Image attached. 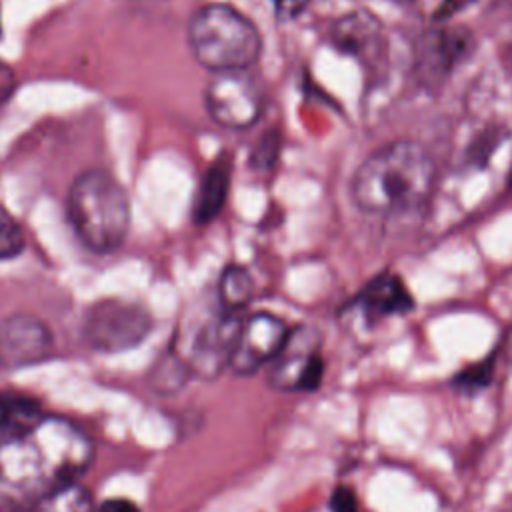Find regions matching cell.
<instances>
[{"mask_svg": "<svg viewBox=\"0 0 512 512\" xmlns=\"http://www.w3.org/2000/svg\"><path fill=\"white\" fill-rule=\"evenodd\" d=\"M94 444L74 422L40 410L0 416V506L36 508L90 468Z\"/></svg>", "mask_w": 512, "mask_h": 512, "instance_id": "obj_1", "label": "cell"}, {"mask_svg": "<svg viewBox=\"0 0 512 512\" xmlns=\"http://www.w3.org/2000/svg\"><path fill=\"white\" fill-rule=\"evenodd\" d=\"M434 180V160L420 142L392 140L362 160L350 180V196L364 214L402 216L426 204Z\"/></svg>", "mask_w": 512, "mask_h": 512, "instance_id": "obj_2", "label": "cell"}, {"mask_svg": "<svg viewBox=\"0 0 512 512\" xmlns=\"http://www.w3.org/2000/svg\"><path fill=\"white\" fill-rule=\"evenodd\" d=\"M66 214L78 240L96 254L116 252L130 230V198L106 170H84L70 184Z\"/></svg>", "mask_w": 512, "mask_h": 512, "instance_id": "obj_3", "label": "cell"}, {"mask_svg": "<svg viewBox=\"0 0 512 512\" xmlns=\"http://www.w3.org/2000/svg\"><path fill=\"white\" fill-rule=\"evenodd\" d=\"M188 46L194 60L212 74L250 70L262 52V36L234 6L206 4L188 22Z\"/></svg>", "mask_w": 512, "mask_h": 512, "instance_id": "obj_4", "label": "cell"}, {"mask_svg": "<svg viewBox=\"0 0 512 512\" xmlns=\"http://www.w3.org/2000/svg\"><path fill=\"white\" fill-rule=\"evenodd\" d=\"M204 106L216 124L246 130L264 112L262 82L250 70L216 72L204 88Z\"/></svg>", "mask_w": 512, "mask_h": 512, "instance_id": "obj_5", "label": "cell"}, {"mask_svg": "<svg viewBox=\"0 0 512 512\" xmlns=\"http://www.w3.org/2000/svg\"><path fill=\"white\" fill-rule=\"evenodd\" d=\"M152 328L150 314L132 302L106 298L94 302L84 316V340L100 352H122L138 346Z\"/></svg>", "mask_w": 512, "mask_h": 512, "instance_id": "obj_6", "label": "cell"}, {"mask_svg": "<svg viewBox=\"0 0 512 512\" xmlns=\"http://www.w3.org/2000/svg\"><path fill=\"white\" fill-rule=\"evenodd\" d=\"M472 36L464 28L440 26L428 30L416 44L414 74L426 88L440 86L450 72L470 54Z\"/></svg>", "mask_w": 512, "mask_h": 512, "instance_id": "obj_7", "label": "cell"}, {"mask_svg": "<svg viewBox=\"0 0 512 512\" xmlns=\"http://www.w3.org/2000/svg\"><path fill=\"white\" fill-rule=\"evenodd\" d=\"M288 334L290 330L286 328L284 320L270 312H256L248 316L240 326L230 368L240 376L254 374L258 368L278 356Z\"/></svg>", "mask_w": 512, "mask_h": 512, "instance_id": "obj_8", "label": "cell"}, {"mask_svg": "<svg viewBox=\"0 0 512 512\" xmlns=\"http://www.w3.org/2000/svg\"><path fill=\"white\" fill-rule=\"evenodd\" d=\"M240 326L242 322L236 318V312L226 310L202 322L190 342L186 358L190 370L204 378H216L224 366H230Z\"/></svg>", "mask_w": 512, "mask_h": 512, "instance_id": "obj_9", "label": "cell"}, {"mask_svg": "<svg viewBox=\"0 0 512 512\" xmlns=\"http://www.w3.org/2000/svg\"><path fill=\"white\" fill-rule=\"evenodd\" d=\"M50 328L36 316L12 314L0 322V364L20 368L42 362L52 354Z\"/></svg>", "mask_w": 512, "mask_h": 512, "instance_id": "obj_10", "label": "cell"}, {"mask_svg": "<svg viewBox=\"0 0 512 512\" xmlns=\"http://www.w3.org/2000/svg\"><path fill=\"white\" fill-rule=\"evenodd\" d=\"M332 44L354 56L362 66L376 68L386 56V38L380 22L364 10H354L344 14L332 24L330 30Z\"/></svg>", "mask_w": 512, "mask_h": 512, "instance_id": "obj_11", "label": "cell"}, {"mask_svg": "<svg viewBox=\"0 0 512 512\" xmlns=\"http://www.w3.org/2000/svg\"><path fill=\"white\" fill-rule=\"evenodd\" d=\"M320 356V336L316 330L308 326H300L292 330L272 360V368L268 374L270 386L278 390H300L302 376L306 374L312 360Z\"/></svg>", "mask_w": 512, "mask_h": 512, "instance_id": "obj_12", "label": "cell"}, {"mask_svg": "<svg viewBox=\"0 0 512 512\" xmlns=\"http://www.w3.org/2000/svg\"><path fill=\"white\" fill-rule=\"evenodd\" d=\"M366 324H378L384 318L406 314L414 308V300L404 282L394 274H378L354 298Z\"/></svg>", "mask_w": 512, "mask_h": 512, "instance_id": "obj_13", "label": "cell"}, {"mask_svg": "<svg viewBox=\"0 0 512 512\" xmlns=\"http://www.w3.org/2000/svg\"><path fill=\"white\" fill-rule=\"evenodd\" d=\"M230 176H232V162L228 154H222L204 172L194 198V210H192V216L198 224H206L220 214L228 198Z\"/></svg>", "mask_w": 512, "mask_h": 512, "instance_id": "obj_14", "label": "cell"}, {"mask_svg": "<svg viewBox=\"0 0 512 512\" xmlns=\"http://www.w3.org/2000/svg\"><path fill=\"white\" fill-rule=\"evenodd\" d=\"M254 292L252 276L244 266L228 264L218 280V300L226 312L242 310Z\"/></svg>", "mask_w": 512, "mask_h": 512, "instance_id": "obj_15", "label": "cell"}, {"mask_svg": "<svg viewBox=\"0 0 512 512\" xmlns=\"http://www.w3.org/2000/svg\"><path fill=\"white\" fill-rule=\"evenodd\" d=\"M36 512H92L90 492L78 482L58 488L36 504Z\"/></svg>", "mask_w": 512, "mask_h": 512, "instance_id": "obj_16", "label": "cell"}, {"mask_svg": "<svg viewBox=\"0 0 512 512\" xmlns=\"http://www.w3.org/2000/svg\"><path fill=\"white\" fill-rule=\"evenodd\" d=\"M494 358L488 356L476 364H470L462 368L458 374L452 376L450 386L464 392V394H476L484 388H488L494 380Z\"/></svg>", "mask_w": 512, "mask_h": 512, "instance_id": "obj_17", "label": "cell"}, {"mask_svg": "<svg viewBox=\"0 0 512 512\" xmlns=\"http://www.w3.org/2000/svg\"><path fill=\"white\" fill-rule=\"evenodd\" d=\"M26 238L16 218L0 204V262L12 260L24 252Z\"/></svg>", "mask_w": 512, "mask_h": 512, "instance_id": "obj_18", "label": "cell"}, {"mask_svg": "<svg viewBox=\"0 0 512 512\" xmlns=\"http://www.w3.org/2000/svg\"><path fill=\"white\" fill-rule=\"evenodd\" d=\"M188 370H190V366L186 360H182L174 354H168L164 358V362L154 368L152 386L160 392H172L174 388H178L184 382V376Z\"/></svg>", "mask_w": 512, "mask_h": 512, "instance_id": "obj_19", "label": "cell"}, {"mask_svg": "<svg viewBox=\"0 0 512 512\" xmlns=\"http://www.w3.org/2000/svg\"><path fill=\"white\" fill-rule=\"evenodd\" d=\"M278 150H280V136L276 130L266 132L260 142L254 146L252 152V164L258 170H268L270 166H274L276 158H278Z\"/></svg>", "mask_w": 512, "mask_h": 512, "instance_id": "obj_20", "label": "cell"}, {"mask_svg": "<svg viewBox=\"0 0 512 512\" xmlns=\"http://www.w3.org/2000/svg\"><path fill=\"white\" fill-rule=\"evenodd\" d=\"M330 512H360L354 490L348 486L334 488L330 496Z\"/></svg>", "mask_w": 512, "mask_h": 512, "instance_id": "obj_21", "label": "cell"}, {"mask_svg": "<svg viewBox=\"0 0 512 512\" xmlns=\"http://www.w3.org/2000/svg\"><path fill=\"white\" fill-rule=\"evenodd\" d=\"M274 6V14L280 22H290L294 18H298L310 0H270Z\"/></svg>", "mask_w": 512, "mask_h": 512, "instance_id": "obj_22", "label": "cell"}, {"mask_svg": "<svg viewBox=\"0 0 512 512\" xmlns=\"http://www.w3.org/2000/svg\"><path fill=\"white\" fill-rule=\"evenodd\" d=\"M14 90H16V74L4 60H0V106L14 94Z\"/></svg>", "mask_w": 512, "mask_h": 512, "instance_id": "obj_23", "label": "cell"}, {"mask_svg": "<svg viewBox=\"0 0 512 512\" xmlns=\"http://www.w3.org/2000/svg\"><path fill=\"white\" fill-rule=\"evenodd\" d=\"M98 512H140L138 506L130 500H122V498H112L100 504Z\"/></svg>", "mask_w": 512, "mask_h": 512, "instance_id": "obj_24", "label": "cell"}, {"mask_svg": "<svg viewBox=\"0 0 512 512\" xmlns=\"http://www.w3.org/2000/svg\"><path fill=\"white\" fill-rule=\"evenodd\" d=\"M510 186H512V176H510Z\"/></svg>", "mask_w": 512, "mask_h": 512, "instance_id": "obj_25", "label": "cell"}, {"mask_svg": "<svg viewBox=\"0 0 512 512\" xmlns=\"http://www.w3.org/2000/svg\"><path fill=\"white\" fill-rule=\"evenodd\" d=\"M0 366H2V364H0Z\"/></svg>", "mask_w": 512, "mask_h": 512, "instance_id": "obj_26", "label": "cell"}]
</instances>
